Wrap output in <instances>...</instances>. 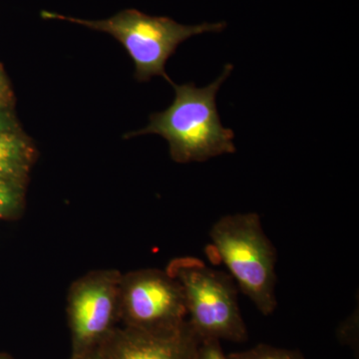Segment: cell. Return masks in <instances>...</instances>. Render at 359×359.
Returning <instances> with one entry per match:
<instances>
[{"instance_id":"3","label":"cell","mask_w":359,"mask_h":359,"mask_svg":"<svg viewBox=\"0 0 359 359\" xmlns=\"http://www.w3.org/2000/svg\"><path fill=\"white\" fill-rule=\"evenodd\" d=\"M212 250L264 316L276 311V250L256 212L228 215L210 231Z\"/></svg>"},{"instance_id":"13","label":"cell","mask_w":359,"mask_h":359,"mask_svg":"<svg viewBox=\"0 0 359 359\" xmlns=\"http://www.w3.org/2000/svg\"><path fill=\"white\" fill-rule=\"evenodd\" d=\"M0 103L9 106H13L14 103L13 89L1 65H0Z\"/></svg>"},{"instance_id":"8","label":"cell","mask_w":359,"mask_h":359,"mask_svg":"<svg viewBox=\"0 0 359 359\" xmlns=\"http://www.w3.org/2000/svg\"><path fill=\"white\" fill-rule=\"evenodd\" d=\"M35 154L32 142L22 131L0 134V180L26 185Z\"/></svg>"},{"instance_id":"12","label":"cell","mask_w":359,"mask_h":359,"mask_svg":"<svg viewBox=\"0 0 359 359\" xmlns=\"http://www.w3.org/2000/svg\"><path fill=\"white\" fill-rule=\"evenodd\" d=\"M21 131L14 114L13 106L0 103V134Z\"/></svg>"},{"instance_id":"6","label":"cell","mask_w":359,"mask_h":359,"mask_svg":"<svg viewBox=\"0 0 359 359\" xmlns=\"http://www.w3.org/2000/svg\"><path fill=\"white\" fill-rule=\"evenodd\" d=\"M187 318L183 289L167 271L145 269L122 273V327L145 332H167L182 327Z\"/></svg>"},{"instance_id":"7","label":"cell","mask_w":359,"mask_h":359,"mask_svg":"<svg viewBox=\"0 0 359 359\" xmlns=\"http://www.w3.org/2000/svg\"><path fill=\"white\" fill-rule=\"evenodd\" d=\"M200 341L187 320L167 332L118 327L100 349L103 359H194Z\"/></svg>"},{"instance_id":"14","label":"cell","mask_w":359,"mask_h":359,"mask_svg":"<svg viewBox=\"0 0 359 359\" xmlns=\"http://www.w3.org/2000/svg\"><path fill=\"white\" fill-rule=\"evenodd\" d=\"M339 337L340 339L344 340L347 344H351V346L355 347V337L358 339V327L355 328V318L353 320H347L344 325L340 327Z\"/></svg>"},{"instance_id":"9","label":"cell","mask_w":359,"mask_h":359,"mask_svg":"<svg viewBox=\"0 0 359 359\" xmlns=\"http://www.w3.org/2000/svg\"><path fill=\"white\" fill-rule=\"evenodd\" d=\"M26 185L0 180V219L18 218L25 207Z\"/></svg>"},{"instance_id":"15","label":"cell","mask_w":359,"mask_h":359,"mask_svg":"<svg viewBox=\"0 0 359 359\" xmlns=\"http://www.w3.org/2000/svg\"><path fill=\"white\" fill-rule=\"evenodd\" d=\"M70 359H103V356L102 353H101L100 347H99V348L81 354V355L71 356Z\"/></svg>"},{"instance_id":"4","label":"cell","mask_w":359,"mask_h":359,"mask_svg":"<svg viewBox=\"0 0 359 359\" xmlns=\"http://www.w3.org/2000/svg\"><path fill=\"white\" fill-rule=\"evenodd\" d=\"M166 271L183 289L187 320L201 340L247 341V325L230 276L194 257L174 259Z\"/></svg>"},{"instance_id":"10","label":"cell","mask_w":359,"mask_h":359,"mask_svg":"<svg viewBox=\"0 0 359 359\" xmlns=\"http://www.w3.org/2000/svg\"><path fill=\"white\" fill-rule=\"evenodd\" d=\"M229 359H306L299 351L257 344L252 348L229 354Z\"/></svg>"},{"instance_id":"11","label":"cell","mask_w":359,"mask_h":359,"mask_svg":"<svg viewBox=\"0 0 359 359\" xmlns=\"http://www.w3.org/2000/svg\"><path fill=\"white\" fill-rule=\"evenodd\" d=\"M194 359H229L222 348L221 341L216 339L201 340Z\"/></svg>"},{"instance_id":"5","label":"cell","mask_w":359,"mask_h":359,"mask_svg":"<svg viewBox=\"0 0 359 359\" xmlns=\"http://www.w3.org/2000/svg\"><path fill=\"white\" fill-rule=\"evenodd\" d=\"M122 273L114 269L90 271L71 285L67 318L71 356L99 348L120 323Z\"/></svg>"},{"instance_id":"2","label":"cell","mask_w":359,"mask_h":359,"mask_svg":"<svg viewBox=\"0 0 359 359\" xmlns=\"http://www.w3.org/2000/svg\"><path fill=\"white\" fill-rule=\"evenodd\" d=\"M41 16L112 35L133 60L137 80L148 81L153 76H163L171 84L173 82L165 72V65L179 45L196 35L223 32L226 26L224 22L180 25L172 18L147 15L136 9H126L102 20H80L48 11H42Z\"/></svg>"},{"instance_id":"1","label":"cell","mask_w":359,"mask_h":359,"mask_svg":"<svg viewBox=\"0 0 359 359\" xmlns=\"http://www.w3.org/2000/svg\"><path fill=\"white\" fill-rule=\"evenodd\" d=\"M231 71L233 65H226L221 76L203 88L193 83H172L176 93L173 103L163 112L151 115L147 127L132 132L127 138L160 135L169 143L172 159L181 164L233 154L235 134L222 124L216 103L217 94Z\"/></svg>"},{"instance_id":"16","label":"cell","mask_w":359,"mask_h":359,"mask_svg":"<svg viewBox=\"0 0 359 359\" xmlns=\"http://www.w3.org/2000/svg\"><path fill=\"white\" fill-rule=\"evenodd\" d=\"M0 359H13V358H11V356L6 355V354L0 353Z\"/></svg>"}]
</instances>
